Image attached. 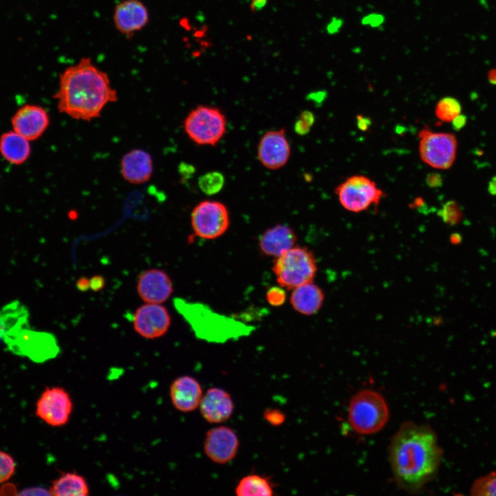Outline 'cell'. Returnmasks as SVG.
<instances>
[{"label": "cell", "mask_w": 496, "mask_h": 496, "mask_svg": "<svg viewBox=\"0 0 496 496\" xmlns=\"http://www.w3.org/2000/svg\"><path fill=\"white\" fill-rule=\"evenodd\" d=\"M466 123V118L464 115H458L453 121V128L456 130H459L462 128Z\"/></svg>", "instance_id": "cell-42"}, {"label": "cell", "mask_w": 496, "mask_h": 496, "mask_svg": "<svg viewBox=\"0 0 496 496\" xmlns=\"http://www.w3.org/2000/svg\"><path fill=\"white\" fill-rule=\"evenodd\" d=\"M291 156V146L282 128L265 133L257 147L259 162L267 169L276 170L284 167Z\"/></svg>", "instance_id": "cell-13"}, {"label": "cell", "mask_w": 496, "mask_h": 496, "mask_svg": "<svg viewBox=\"0 0 496 496\" xmlns=\"http://www.w3.org/2000/svg\"><path fill=\"white\" fill-rule=\"evenodd\" d=\"M11 123L14 131L28 141H34L45 132L50 123V118L43 107L28 104L16 112Z\"/></svg>", "instance_id": "cell-15"}, {"label": "cell", "mask_w": 496, "mask_h": 496, "mask_svg": "<svg viewBox=\"0 0 496 496\" xmlns=\"http://www.w3.org/2000/svg\"><path fill=\"white\" fill-rule=\"evenodd\" d=\"M113 20L120 33L132 37L147 25L149 13L141 1L125 0L115 7Z\"/></svg>", "instance_id": "cell-17"}, {"label": "cell", "mask_w": 496, "mask_h": 496, "mask_svg": "<svg viewBox=\"0 0 496 496\" xmlns=\"http://www.w3.org/2000/svg\"><path fill=\"white\" fill-rule=\"evenodd\" d=\"M451 237L452 242L458 243L462 240V238L459 234L453 235Z\"/></svg>", "instance_id": "cell-46"}, {"label": "cell", "mask_w": 496, "mask_h": 496, "mask_svg": "<svg viewBox=\"0 0 496 496\" xmlns=\"http://www.w3.org/2000/svg\"><path fill=\"white\" fill-rule=\"evenodd\" d=\"M442 458L435 433L428 425L407 422L391 439V470L397 486L408 492H417L433 479Z\"/></svg>", "instance_id": "cell-1"}, {"label": "cell", "mask_w": 496, "mask_h": 496, "mask_svg": "<svg viewBox=\"0 0 496 496\" xmlns=\"http://www.w3.org/2000/svg\"><path fill=\"white\" fill-rule=\"evenodd\" d=\"M54 98L61 113L90 121L99 117L107 105L116 102L118 94L107 74L84 57L61 74Z\"/></svg>", "instance_id": "cell-2"}, {"label": "cell", "mask_w": 496, "mask_h": 496, "mask_svg": "<svg viewBox=\"0 0 496 496\" xmlns=\"http://www.w3.org/2000/svg\"><path fill=\"white\" fill-rule=\"evenodd\" d=\"M357 123L359 129L362 131H366L371 125V121L369 118L364 117L361 115H358Z\"/></svg>", "instance_id": "cell-40"}, {"label": "cell", "mask_w": 496, "mask_h": 496, "mask_svg": "<svg viewBox=\"0 0 496 496\" xmlns=\"http://www.w3.org/2000/svg\"><path fill=\"white\" fill-rule=\"evenodd\" d=\"M136 289L139 297L145 303L161 304L172 294L173 285L166 272L150 269L138 275Z\"/></svg>", "instance_id": "cell-14"}, {"label": "cell", "mask_w": 496, "mask_h": 496, "mask_svg": "<svg viewBox=\"0 0 496 496\" xmlns=\"http://www.w3.org/2000/svg\"><path fill=\"white\" fill-rule=\"evenodd\" d=\"M426 183L430 187H439L442 185V176L437 173H431L426 178Z\"/></svg>", "instance_id": "cell-36"}, {"label": "cell", "mask_w": 496, "mask_h": 496, "mask_svg": "<svg viewBox=\"0 0 496 496\" xmlns=\"http://www.w3.org/2000/svg\"><path fill=\"white\" fill-rule=\"evenodd\" d=\"M488 191L492 195H496V176L490 180L488 183Z\"/></svg>", "instance_id": "cell-44"}, {"label": "cell", "mask_w": 496, "mask_h": 496, "mask_svg": "<svg viewBox=\"0 0 496 496\" xmlns=\"http://www.w3.org/2000/svg\"><path fill=\"white\" fill-rule=\"evenodd\" d=\"M14 471L13 458L9 454L0 451V484L9 479Z\"/></svg>", "instance_id": "cell-30"}, {"label": "cell", "mask_w": 496, "mask_h": 496, "mask_svg": "<svg viewBox=\"0 0 496 496\" xmlns=\"http://www.w3.org/2000/svg\"><path fill=\"white\" fill-rule=\"evenodd\" d=\"M324 300L322 290L312 281L293 289L290 302L296 311L309 316L321 308Z\"/></svg>", "instance_id": "cell-21"}, {"label": "cell", "mask_w": 496, "mask_h": 496, "mask_svg": "<svg viewBox=\"0 0 496 496\" xmlns=\"http://www.w3.org/2000/svg\"><path fill=\"white\" fill-rule=\"evenodd\" d=\"M198 408L205 421L219 424L231 417L234 403L229 392L222 388L211 387L204 393Z\"/></svg>", "instance_id": "cell-16"}, {"label": "cell", "mask_w": 496, "mask_h": 496, "mask_svg": "<svg viewBox=\"0 0 496 496\" xmlns=\"http://www.w3.org/2000/svg\"><path fill=\"white\" fill-rule=\"evenodd\" d=\"M342 21L337 18H333L327 25V31L329 34H333L339 30L342 25Z\"/></svg>", "instance_id": "cell-37"}, {"label": "cell", "mask_w": 496, "mask_h": 496, "mask_svg": "<svg viewBox=\"0 0 496 496\" xmlns=\"http://www.w3.org/2000/svg\"><path fill=\"white\" fill-rule=\"evenodd\" d=\"M154 172L152 156L142 149H131L121 161V173L130 183L140 185L148 181Z\"/></svg>", "instance_id": "cell-19"}, {"label": "cell", "mask_w": 496, "mask_h": 496, "mask_svg": "<svg viewBox=\"0 0 496 496\" xmlns=\"http://www.w3.org/2000/svg\"><path fill=\"white\" fill-rule=\"evenodd\" d=\"M29 141L14 130L5 132L0 137L1 154L9 163L21 165L30 155Z\"/></svg>", "instance_id": "cell-22"}, {"label": "cell", "mask_w": 496, "mask_h": 496, "mask_svg": "<svg viewBox=\"0 0 496 496\" xmlns=\"http://www.w3.org/2000/svg\"><path fill=\"white\" fill-rule=\"evenodd\" d=\"M224 175L218 171L207 172L200 176L198 187L205 194L212 196L219 193L224 187Z\"/></svg>", "instance_id": "cell-27"}, {"label": "cell", "mask_w": 496, "mask_h": 496, "mask_svg": "<svg viewBox=\"0 0 496 496\" xmlns=\"http://www.w3.org/2000/svg\"><path fill=\"white\" fill-rule=\"evenodd\" d=\"M105 286V279L102 276L95 275L90 278V289L94 291H101Z\"/></svg>", "instance_id": "cell-34"}, {"label": "cell", "mask_w": 496, "mask_h": 496, "mask_svg": "<svg viewBox=\"0 0 496 496\" xmlns=\"http://www.w3.org/2000/svg\"><path fill=\"white\" fill-rule=\"evenodd\" d=\"M488 79L490 83L496 84V69H493L489 71Z\"/></svg>", "instance_id": "cell-45"}, {"label": "cell", "mask_w": 496, "mask_h": 496, "mask_svg": "<svg viewBox=\"0 0 496 496\" xmlns=\"http://www.w3.org/2000/svg\"><path fill=\"white\" fill-rule=\"evenodd\" d=\"M229 224L228 209L218 200H203L194 207L191 214V225L195 234L204 239L220 237Z\"/></svg>", "instance_id": "cell-9"}, {"label": "cell", "mask_w": 496, "mask_h": 496, "mask_svg": "<svg viewBox=\"0 0 496 496\" xmlns=\"http://www.w3.org/2000/svg\"><path fill=\"white\" fill-rule=\"evenodd\" d=\"M73 402L69 393L63 387H47L36 404V415L47 424L60 427L70 420Z\"/></svg>", "instance_id": "cell-10"}, {"label": "cell", "mask_w": 496, "mask_h": 496, "mask_svg": "<svg viewBox=\"0 0 496 496\" xmlns=\"http://www.w3.org/2000/svg\"><path fill=\"white\" fill-rule=\"evenodd\" d=\"M267 300L273 306H280L286 300L285 291L280 287H272L267 293Z\"/></svg>", "instance_id": "cell-32"}, {"label": "cell", "mask_w": 496, "mask_h": 496, "mask_svg": "<svg viewBox=\"0 0 496 496\" xmlns=\"http://www.w3.org/2000/svg\"><path fill=\"white\" fill-rule=\"evenodd\" d=\"M134 331L146 339L164 335L171 325V317L167 308L157 303H146L138 307L133 315Z\"/></svg>", "instance_id": "cell-12"}, {"label": "cell", "mask_w": 496, "mask_h": 496, "mask_svg": "<svg viewBox=\"0 0 496 496\" xmlns=\"http://www.w3.org/2000/svg\"><path fill=\"white\" fill-rule=\"evenodd\" d=\"M239 446L240 441L235 431L229 426L219 425L207 431L203 449L211 462L225 464L236 457Z\"/></svg>", "instance_id": "cell-11"}, {"label": "cell", "mask_w": 496, "mask_h": 496, "mask_svg": "<svg viewBox=\"0 0 496 496\" xmlns=\"http://www.w3.org/2000/svg\"><path fill=\"white\" fill-rule=\"evenodd\" d=\"M200 382L188 375L176 378L169 387V397L174 408L183 413H189L199 407L203 395Z\"/></svg>", "instance_id": "cell-18"}, {"label": "cell", "mask_w": 496, "mask_h": 496, "mask_svg": "<svg viewBox=\"0 0 496 496\" xmlns=\"http://www.w3.org/2000/svg\"><path fill=\"white\" fill-rule=\"evenodd\" d=\"M225 114L218 107L199 105L192 110L183 121L188 138L200 146H216L227 132Z\"/></svg>", "instance_id": "cell-4"}, {"label": "cell", "mask_w": 496, "mask_h": 496, "mask_svg": "<svg viewBox=\"0 0 496 496\" xmlns=\"http://www.w3.org/2000/svg\"><path fill=\"white\" fill-rule=\"evenodd\" d=\"M275 487L270 477L251 473L238 482L234 491L237 496H272L275 495Z\"/></svg>", "instance_id": "cell-24"}, {"label": "cell", "mask_w": 496, "mask_h": 496, "mask_svg": "<svg viewBox=\"0 0 496 496\" xmlns=\"http://www.w3.org/2000/svg\"><path fill=\"white\" fill-rule=\"evenodd\" d=\"M470 492L473 496H496V471L476 479Z\"/></svg>", "instance_id": "cell-28"}, {"label": "cell", "mask_w": 496, "mask_h": 496, "mask_svg": "<svg viewBox=\"0 0 496 496\" xmlns=\"http://www.w3.org/2000/svg\"><path fill=\"white\" fill-rule=\"evenodd\" d=\"M384 22V17L379 14H371L364 17L362 19V23L369 25L371 27H378Z\"/></svg>", "instance_id": "cell-33"}, {"label": "cell", "mask_w": 496, "mask_h": 496, "mask_svg": "<svg viewBox=\"0 0 496 496\" xmlns=\"http://www.w3.org/2000/svg\"><path fill=\"white\" fill-rule=\"evenodd\" d=\"M90 490L87 479L76 472L61 473L52 482L49 490L54 496H87Z\"/></svg>", "instance_id": "cell-23"}, {"label": "cell", "mask_w": 496, "mask_h": 496, "mask_svg": "<svg viewBox=\"0 0 496 496\" xmlns=\"http://www.w3.org/2000/svg\"><path fill=\"white\" fill-rule=\"evenodd\" d=\"M268 0H251V9L253 12H258L262 10L267 5Z\"/></svg>", "instance_id": "cell-43"}, {"label": "cell", "mask_w": 496, "mask_h": 496, "mask_svg": "<svg viewBox=\"0 0 496 496\" xmlns=\"http://www.w3.org/2000/svg\"><path fill=\"white\" fill-rule=\"evenodd\" d=\"M335 192L342 206L355 213L377 206L385 196L373 180L363 175L349 177L335 188Z\"/></svg>", "instance_id": "cell-7"}, {"label": "cell", "mask_w": 496, "mask_h": 496, "mask_svg": "<svg viewBox=\"0 0 496 496\" xmlns=\"http://www.w3.org/2000/svg\"><path fill=\"white\" fill-rule=\"evenodd\" d=\"M29 313L27 307L14 300L0 309V338L6 333L28 326Z\"/></svg>", "instance_id": "cell-25"}, {"label": "cell", "mask_w": 496, "mask_h": 496, "mask_svg": "<svg viewBox=\"0 0 496 496\" xmlns=\"http://www.w3.org/2000/svg\"><path fill=\"white\" fill-rule=\"evenodd\" d=\"M2 338L10 351L37 362L53 358L59 351L54 335L31 330L29 326L8 333Z\"/></svg>", "instance_id": "cell-6"}, {"label": "cell", "mask_w": 496, "mask_h": 496, "mask_svg": "<svg viewBox=\"0 0 496 496\" xmlns=\"http://www.w3.org/2000/svg\"><path fill=\"white\" fill-rule=\"evenodd\" d=\"M273 271L280 287L293 289L312 282L317 263L311 251L304 247H293L276 258Z\"/></svg>", "instance_id": "cell-5"}, {"label": "cell", "mask_w": 496, "mask_h": 496, "mask_svg": "<svg viewBox=\"0 0 496 496\" xmlns=\"http://www.w3.org/2000/svg\"><path fill=\"white\" fill-rule=\"evenodd\" d=\"M311 127L309 125L299 117L294 124V130L296 133L301 136L308 134Z\"/></svg>", "instance_id": "cell-35"}, {"label": "cell", "mask_w": 496, "mask_h": 496, "mask_svg": "<svg viewBox=\"0 0 496 496\" xmlns=\"http://www.w3.org/2000/svg\"><path fill=\"white\" fill-rule=\"evenodd\" d=\"M418 136L419 153L423 162L436 169H446L452 166L457 146L454 134L435 132L425 127L419 132Z\"/></svg>", "instance_id": "cell-8"}, {"label": "cell", "mask_w": 496, "mask_h": 496, "mask_svg": "<svg viewBox=\"0 0 496 496\" xmlns=\"http://www.w3.org/2000/svg\"><path fill=\"white\" fill-rule=\"evenodd\" d=\"M438 215L442 220L450 225H457L462 218V211L459 205L453 201L446 202L439 211Z\"/></svg>", "instance_id": "cell-29"}, {"label": "cell", "mask_w": 496, "mask_h": 496, "mask_svg": "<svg viewBox=\"0 0 496 496\" xmlns=\"http://www.w3.org/2000/svg\"><path fill=\"white\" fill-rule=\"evenodd\" d=\"M298 117L300 118H301L302 120H303L304 122H306L311 127L313 126V125L315 122V116H314L313 114L309 110L302 111Z\"/></svg>", "instance_id": "cell-38"}, {"label": "cell", "mask_w": 496, "mask_h": 496, "mask_svg": "<svg viewBox=\"0 0 496 496\" xmlns=\"http://www.w3.org/2000/svg\"><path fill=\"white\" fill-rule=\"evenodd\" d=\"M384 398L375 391L363 389L351 398L348 411L349 422L358 433L370 435L381 430L389 420Z\"/></svg>", "instance_id": "cell-3"}, {"label": "cell", "mask_w": 496, "mask_h": 496, "mask_svg": "<svg viewBox=\"0 0 496 496\" xmlns=\"http://www.w3.org/2000/svg\"><path fill=\"white\" fill-rule=\"evenodd\" d=\"M76 288L81 291H86L90 289V279L87 277H81L76 280Z\"/></svg>", "instance_id": "cell-39"}, {"label": "cell", "mask_w": 496, "mask_h": 496, "mask_svg": "<svg viewBox=\"0 0 496 496\" xmlns=\"http://www.w3.org/2000/svg\"><path fill=\"white\" fill-rule=\"evenodd\" d=\"M19 495H50V491L41 488H32L27 490H24Z\"/></svg>", "instance_id": "cell-41"}, {"label": "cell", "mask_w": 496, "mask_h": 496, "mask_svg": "<svg viewBox=\"0 0 496 496\" xmlns=\"http://www.w3.org/2000/svg\"><path fill=\"white\" fill-rule=\"evenodd\" d=\"M296 241L297 236L293 230L287 225L279 224L262 234L259 247L264 254L278 258L294 247Z\"/></svg>", "instance_id": "cell-20"}, {"label": "cell", "mask_w": 496, "mask_h": 496, "mask_svg": "<svg viewBox=\"0 0 496 496\" xmlns=\"http://www.w3.org/2000/svg\"><path fill=\"white\" fill-rule=\"evenodd\" d=\"M462 106L459 101L453 97L447 96L440 99L435 107L436 117L443 122H452L460 114Z\"/></svg>", "instance_id": "cell-26"}, {"label": "cell", "mask_w": 496, "mask_h": 496, "mask_svg": "<svg viewBox=\"0 0 496 496\" xmlns=\"http://www.w3.org/2000/svg\"><path fill=\"white\" fill-rule=\"evenodd\" d=\"M265 420L271 426H278L282 425L286 419L285 414L278 409H267L264 412Z\"/></svg>", "instance_id": "cell-31"}]
</instances>
